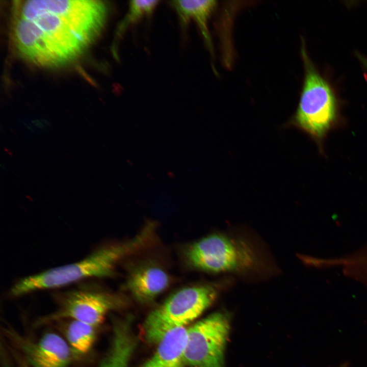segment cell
I'll return each instance as SVG.
<instances>
[{
    "label": "cell",
    "mask_w": 367,
    "mask_h": 367,
    "mask_svg": "<svg viewBox=\"0 0 367 367\" xmlns=\"http://www.w3.org/2000/svg\"><path fill=\"white\" fill-rule=\"evenodd\" d=\"M150 233L146 228L128 242L101 247L81 260L22 278L13 285L10 293L13 296H20L91 278L110 277L118 261L144 245Z\"/></svg>",
    "instance_id": "2"
},
{
    "label": "cell",
    "mask_w": 367,
    "mask_h": 367,
    "mask_svg": "<svg viewBox=\"0 0 367 367\" xmlns=\"http://www.w3.org/2000/svg\"><path fill=\"white\" fill-rule=\"evenodd\" d=\"M169 278L159 267L146 266L133 272L126 283L127 290L138 301L148 302L168 287Z\"/></svg>",
    "instance_id": "9"
},
{
    "label": "cell",
    "mask_w": 367,
    "mask_h": 367,
    "mask_svg": "<svg viewBox=\"0 0 367 367\" xmlns=\"http://www.w3.org/2000/svg\"><path fill=\"white\" fill-rule=\"evenodd\" d=\"M159 2L158 1L130 2L127 12L121 21L116 32V45L129 27L152 14Z\"/></svg>",
    "instance_id": "14"
},
{
    "label": "cell",
    "mask_w": 367,
    "mask_h": 367,
    "mask_svg": "<svg viewBox=\"0 0 367 367\" xmlns=\"http://www.w3.org/2000/svg\"><path fill=\"white\" fill-rule=\"evenodd\" d=\"M96 327L74 320L63 326L66 342L77 356L86 355L92 348L96 338Z\"/></svg>",
    "instance_id": "13"
},
{
    "label": "cell",
    "mask_w": 367,
    "mask_h": 367,
    "mask_svg": "<svg viewBox=\"0 0 367 367\" xmlns=\"http://www.w3.org/2000/svg\"><path fill=\"white\" fill-rule=\"evenodd\" d=\"M91 0L15 1L12 38L20 55L44 67L69 64L99 36L109 9Z\"/></svg>",
    "instance_id": "1"
},
{
    "label": "cell",
    "mask_w": 367,
    "mask_h": 367,
    "mask_svg": "<svg viewBox=\"0 0 367 367\" xmlns=\"http://www.w3.org/2000/svg\"><path fill=\"white\" fill-rule=\"evenodd\" d=\"M4 150H5V151L6 152H7L10 155H11V156H12V155H13V153H12V152L10 150H9V149H7V148H4Z\"/></svg>",
    "instance_id": "16"
},
{
    "label": "cell",
    "mask_w": 367,
    "mask_h": 367,
    "mask_svg": "<svg viewBox=\"0 0 367 367\" xmlns=\"http://www.w3.org/2000/svg\"><path fill=\"white\" fill-rule=\"evenodd\" d=\"M37 127L42 128L44 127V125L38 121H35L33 122Z\"/></svg>",
    "instance_id": "15"
},
{
    "label": "cell",
    "mask_w": 367,
    "mask_h": 367,
    "mask_svg": "<svg viewBox=\"0 0 367 367\" xmlns=\"http://www.w3.org/2000/svg\"><path fill=\"white\" fill-rule=\"evenodd\" d=\"M54 294L57 309L40 319L37 322L39 325L69 319L97 327L107 314L123 303L119 296L92 282L81 283L72 289Z\"/></svg>",
    "instance_id": "6"
},
{
    "label": "cell",
    "mask_w": 367,
    "mask_h": 367,
    "mask_svg": "<svg viewBox=\"0 0 367 367\" xmlns=\"http://www.w3.org/2000/svg\"><path fill=\"white\" fill-rule=\"evenodd\" d=\"M185 254L195 268L214 273L248 272L256 269L259 261L248 242L221 233L195 242L188 247Z\"/></svg>",
    "instance_id": "5"
},
{
    "label": "cell",
    "mask_w": 367,
    "mask_h": 367,
    "mask_svg": "<svg viewBox=\"0 0 367 367\" xmlns=\"http://www.w3.org/2000/svg\"><path fill=\"white\" fill-rule=\"evenodd\" d=\"M302 55L304 80L297 110L289 123L305 132L316 141L321 142L336 119L335 97L303 47Z\"/></svg>",
    "instance_id": "3"
},
{
    "label": "cell",
    "mask_w": 367,
    "mask_h": 367,
    "mask_svg": "<svg viewBox=\"0 0 367 367\" xmlns=\"http://www.w3.org/2000/svg\"><path fill=\"white\" fill-rule=\"evenodd\" d=\"M187 337L185 327L169 331L158 343L153 355L140 367H185Z\"/></svg>",
    "instance_id": "10"
},
{
    "label": "cell",
    "mask_w": 367,
    "mask_h": 367,
    "mask_svg": "<svg viewBox=\"0 0 367 367\" xmlns=\"http://www.w3.org/2000/svg\"><path fill=\"white\" fill-rule=\"evenodd\" d=\"M228 314L216 312L187 329L185 361L190 367H224L229 331Z\"/></svg>",
    "instance_id": "7"
},
{
    "label": "cell",
    "mask_w": 367,
    "mask_h": 367,
    "mask_svg": "<svg viewBox=\"0 0 367 367\" xmlns=\"http://www.w3.org/2000/svg\"><path fill=\"white\" fill-rule=\"evenodd\" d=\"M11 334L33 367H68L77 358L66 340L55 333H47L37 342Z\"/></svg>",
    "instance_id": "8"
},
{
    "label": "cell",
    "mask_w": 367,
    "mask_h": 367,
    "mask_svg": "<svg viewBox=\"0 0 367 367\" xmlns=\"http://www.w3.org/2000/svg\"><path fill=\"white\" fill-rule=\"evenodd\" d=\"M219 288L205 284L182 289L152 311L144 325L145 338L158 344L169 331L184 327L198 317L215 300Z\"/></svg>",
    "instance_id": "4"
},
{
    "label": "cell",
    "mask_w": 367,
    "mask_h": 367,
    "mask_svg": "<svg viewBox=\"0 0 367 367\" xmlns=\"http://www.w3.org/2000/svg\"><path fill=\"white\" fill-rule=\"evenodd\" d=\"M130 322L125 320L114 323L110 350L98 367H129L137 346Z\"/></svg>",
    "instance_id": "12"
},
{
    "label": "cell",
    "mask_w": 367,
    "mask_h": 367,
    "mask_svg": "<svg viewBox=\"0 0 367 367\" xmlns=\"http://www.w3.org/2000/svg\"><path fill=\"white\" fill-rule=\"evenodd\" d=\"M183 28L193 21L199 29L204 43L211 54H213L212 40L208 30V21L215 11L216 1H174L170 2Z\"/></svg>",
    "instance_id": "11"
}]
</instances>
